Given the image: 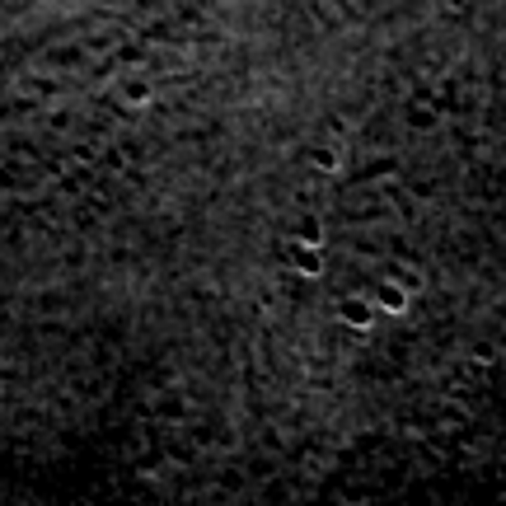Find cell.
<instances>
[{"label":"cell","mask_w":506,"mask_h":506,"mask_svg":"<svg viewBox=\"0 0 506 506\" xmlns=\"http://www.w3.org/2000/svg\"><path fill=\"white\" fill-rule=\"evenodd\" d=\"M286 262H291L300 277H319V272H324L319 244H305V239H291V244H286Z\"/></svg>","instance_id":"cell-1"},{"label":"cell","mask_w":506,"mask_h":506,"mask_svg":"<svg viewBox=\"0 0 506 506\" xmlns=\"http://www.w3.org/2000/svg\"><path fill=\"white\" fill-rule=\"evenodd\" d=\"M408 300H413V291H408L403 281H380V286H375V296H371V305H375V309H384V315H403Z\"/></svg>","instance_id":"cell-2"},{"label":"cell","mask_w":506,"mask_h":506,"mask_svg":"<svg viewBox=\"0 0 506 506\" xmlns=\"http://www.w3.org/2000/svg\"><path fill=\"white\" fill-rule=\"evenodd\" d=\"M337 319L352 324L356 333H366V328L375 324V305H371V300H361V296H347L343 305H337Z\"/></svg>","instance_id":"cell-3"},{"label":"cell","mask_w":506,"mask_h":506,"mask_svg":"<svg viewBox=\"0 0 506 506\" xmlns=\"http://www.w3.org/2000/svg\"><path fill=\"white\" fill-rule=\"evenodd\" d=\"M296 239H305V244H324V225L315 221V216H309V221H300Z\"/></svg>","instance_id":"cell-4"},{"label":"cell","mask_w":506,"mask_h":506,"mask_svg":"<svg viewBox=\"0 0 506 506\" xmlns=\"http://www.w3.org/2000/svg\"><path fill=\"white\" fill-rule=\"evenodd\" d=\"M127 99H132V104H146L151 89H146V85H127Z\"/></svg>","instance_id":"cell-5"}]
</instances>
